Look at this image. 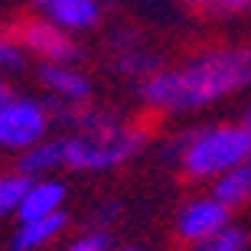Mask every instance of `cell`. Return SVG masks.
<instances>
[{
	"label": "cell",
	"instance_id": "obj_2",
	"mask_svg": "<svg viewBox=\"0 0 251 251\" xmlns=\"http://www.w3.org/2000/svg\"><path fill=\"white\" fill-rule=\"evenodd\" d=\"M147 130L140 124L127 121H85V127L72 137H62L65 144V167L78 170V173H101L127 163L134 150L144 144Z\"/></svg>",
	"mask_w": 251,
	"mask_h": 251
},
{
	"label": "cell",
	"instance_id": "obj_18",
	"mask_svg": "<svg viewBox=\"0 0 251 251\" xmlns=\"http://www.w3.org/2000/svg\"><path fill=\"white\" fill-rule=\"evenodd\" d=\"M179 3H186L196 13H212V0H179Z\"/></svg>",
	"mask_w": 251,
	"mask_h": 251
},
{
	"label": "cell",
	"instance_id": "obj_15",
	"mask_svg": "<svg viewBox=\"0 0 251 251\" xmlns=\"http://www.w3.org/2000/svg\"><path fill=\"white\" fill-rule=\"evenodd\" d=\"M199 251H245V235L235 228H222L219 235H212L209 242H202Z\"/></svg>",
	"mask_w": 251,
	"mask_h": 251
},
{
	"label": "cell",
	"instance_id": "obj_11",
	"mask_svg": "<svg viewBox=\"0 0 251 251\" xmlns=\"http://www.w3.org/2000/svg\"><path fill=\"white\" fill-rule=\"evenodd\" d=\"M59 167H65V144L62 140H43L36 147H29L20 153V167L26 176H46V173H56Z\"/></svg>",
	"mask_w": 251,
	"mask_h": 251
},
{
	"label": "cell",
	"instance_id": "obj_16",
	"mask_svg": "<svg viewBox=\"0 0 251 251\" xmlns=\"http://www.w3.org/2000/svg\"><path fill=\"white\" fill-rule=\"evenodd\" d=\"M65 251H108V235L104 232H88L82 238H75Z\"/></svg>",
	"mask_w": 251,
	"mask_h": 251
},
{
	"label": "cell",
	"instance_id": "obj_7",
	"mask_svg": "<svg viewBox=\"0 0 251 251\" xmlns=\"http://www.w3.org/2000/svg\"><path fill=\"white\" fill-rule=\"evenodd\" d=\"M39 82L59 104H65L69 111L82 108L92 98V78L75 69V62H43L39 69Z\"/></svg>",
	"mask_w": 251,
	"mask_h": 251
},
{
	"label": "cell",
	"instance_id": "obj_20",
	"mask_svg": "<svg viewBox=\"0 0 251 251\" xmlns=\"http://www.w3.org/2000/svg\"><path fill=\"white\" fill-rule=\"evenodd\" d=\"M248 130H251V118H248Z\"/></svg>",
	"mask_w": 251,
	"mask_h": 251
},
{
	"label": "cell",
	"instance_id": "obj_9",
	"mask_svg": "<svg viewBox=\"0 0 251 251\" xmlns=\"http://www.w3.org/2000/svg\"><path fill=\"white\" fill-rule=\"evenodd\" d=\"M65 186L52 176H33L29 179V189L20 202L17 219H46V215L65 212Z\"/></svg>",
	"mask_w": 251,
	"mask_h": 251
},
{
	"label": "cell",
	"instance_id": "obj_13",
	"mask_svg": "<svg viewBox=\"0 0 251 251\" xmlns=\"http://www.w3.org/2000/svg\"><path fill=\"white\" fill-rule=\"evenodd\" d=\"M251 196V163H238V167L228 173V176L215 186V199L225 205H235V202H245Z\"/></svg>",
	"mask_w": 251,
	"mask_h": 251
},
{
	"label": "cell",
	"instance_id": "obj_1",
	"mask_svg": "<svg viewBox=\"0 0 251 251\" xmlns=\"http://www.w3.org/2000/svg\"><path fill=\"white\" fill-rule=\"evenodd\" d=\"M251 82V49H222L179 72H157L144 82V101L157 111L199 108Z\"/></svg>",
	"mask_w": 251,
	"mask_h": 251
},
{
	"label": "cell",
	"instance_id": "obj_10",
	"mask_svg": "<svg viewBox=\"0 0 251 251\" xmlns=\"http://www.w3.org/2000/svg\"><path fill=\"white\" fill-rule=\"evenodd\" d=\"M65 228V212L46 219H17V228L10 235V251H43L56 242Z\"/></svg>",
	"mask_w": 251,
	"mask_h": 251
},
{
	"label": "cell",
	"instance_id": "obj_3",
	"mask_svg": "<svg viewBox=\"0 0 251 251\" xmlns=\"http://www.w3.org/2000/svg\"><path fill=\"white\" fill-rule=\"evenodd\" d=\"M248 153H251L248 127H235V124L212 127L199 137H193V144L183 150L179 173H183V179H205V176H215V173H228Z\"/></svg>",
	"mask_w": 251,
	"mask_h": 251
},
{
	"label": "cell",
	"instance_id": "obj_14",
	"mask_svg": "<svg viewBox=\"0 0 251 251\" xmlns=\"http://www.w3.org/2000/svg\"><path fill=\"white\" fill-rule=\"evenodd\" d=\"M26 65V52L20 49L10 29H0V72H20Z\"/></svg>",
	"mask_w": 251,
	"mask_h": 251
},
{
	"label": "cell",
	"instance_id": "obj_17",
	"mask_svg": "<svg viewBox=\"0 0 251 251\" xmlns=\"http://www.w3.org/2000/svg\"><path fill=\"white\" fill-rule=\"evenodd\" d=\"M251 7V0H212V13H242Z\"/></svg>",
	"mask_w": 251,
	"mask_h": 251
},
{
	"label": "cell",
	"instance_id": "obj_6",
	"mask_svg": "<svg viewBox=\"0 0 251 251\" xmlns=\"http://www.w3.org/2000/svg\"><path fill=\"white\" fill-rule=\"evenodd\" d=\"M228 222V205L219 199H202L193 202L186 212L179 215L176 232H173V245L176 248H193V245L209 242L212 235H219Z\"/></svg>",
	"mask_w": 251,
	"mask_h": 251
},
{
	"label": "cell",
	"instance_id": "obj_5",
	"mask_svg": "<svg viewBox=\"0 0 251 251\" xmlns=\"http://www.w3.org/2000/svg\"><path fill=\"white\" fill-rule=\"evenodd\" d=\"M13 39L20 43V49L26 56H36L39 62H75L78 59V43L72 39V33L62 26H56L46 17H26L10 29Z\"/></svg>",
	"mask_w": 251,
	"mask_h": 251
},
{
	"label": "cell",
	"instance_id": "obj_19",
	"mask_svg": "<svg viewBox=\"0 0 251 251\" xmlns=\"http://www.w3.org/2000/svg\"><path fill=\"white\" fill-rule=\"evenodd\" d=\"M7 95H13V88H10V85H7V78H0V101H3Z\"/></svg>",
	"mask_w": 251,
	"mask_h": 251
},
{
	"label": "cell",
	"instance_id": "obj_4",
	"mask_svg": "<svg viewBox=\"0 0 251 251\" xmlns=\"http://www.w3.org/2000/svg\"><path fill=\"white\" fill-rule=\"evenodd\" d=\"M52 111L43 98L13 92L0 101V150L3 153H23L49 137Z\"/></svg>",
	"mask_w": 251,
	"mask_h": 251
},
{
	"label": "cell",
	"instance_id": "obj_8",
	"mask_svg": "<svg viewBox=\"0 0 251 251\" xmlns=\"http://www.w3.org/2000/svg\"><path fill=\"white\" fill-rule=\"evenodd\" d=\"M33 10L39 17L52 20L56 26L69 29V33L92 29L101 20V3L98 0H33Z\"/></svg>",
	"mask_w": 251,
	"mask_h": 251
},
{
	"label": "cell",
	"instance_id": "obj_12",
	"mask_svg": "<svg viewBox=\"0 0 251 251\" xmlns=\"http://www.w3.org/2000/svg\"><path fill=\"white\" fill-rule=\"evenodd\" d=\"M29 179L23 170H10V173H0V215H17L20 202L29 189Z\"/></svg>",
	"mask_w": 251,
	"mask_h": 251
}]
</instances>
